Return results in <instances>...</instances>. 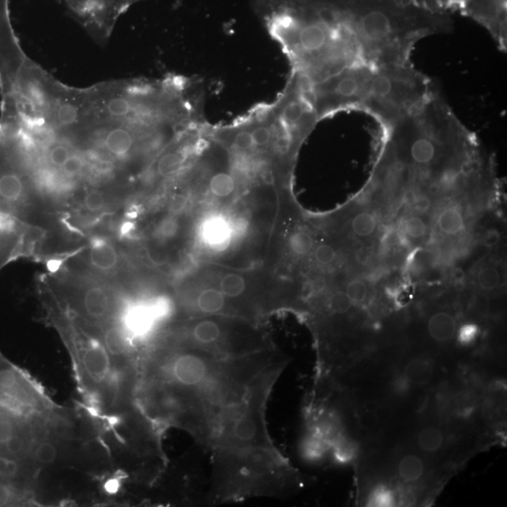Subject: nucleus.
I'll return each mask as SVG.
<instances>
[{"label":"nucleus","instance_id":"1","mask_svg":"<svg viewBox=\"0 0 507 507\" xmlns=\"http://www.w3.org/2000/svg\"><path fill=\"white\" fill-rule=\"evenodd\" d=\"M288 360L275 349L220 357L167 343L140 366V412L165 435L183 429L208 450L250 442L265 429L270 395Z\"/></svg>","mask_w":507,"mask_h":507},{"label":"nucleus","instance_id":"2","mask_svg":"<svg viewBox=\"0 0 507 507\" xmlns=\"http://www.w3.org/2000/svg\"><path fill=\"white\" fill-rule=\"evenodd\" d=\"M303 87L357 66L412 62L423 39L451 32V16L401 0H252Z\"/></svg>","mask_w":507,"mask_h":507},{"label":"nucleus","instance_id":"3","mask_svg":"<svg viewBox=\"0 0 507 507\" xmlns=\"http://www.w3.org/2000/svg\"><path fill=\"white\" fill-rule=\"evenodd\" d=\"M79 440L71 410L0 352V507L43 506V475Z\"/></svg>","mask_w":507,"mask_h":507},{"label":"nucleus","instance_id":"4","mask_svg":"<svg viewBox=\"0 0 507 507\" xmlns=\"http://www.w3.org/2000/svg\"><path fill=\"white\" fill-rule=\"evenodd\" d=\"M436 90L412 62L357 66L307 90L319 121L338 113L360 111L382 129L401 120Z\"/></svg>","mask_w":507,"mask_h":507},{"label":"nucleus","instance_id":"5","mask_svg":"<svg viewBox=\"0 0 507 507\" xmlns=\"http://www.w3.org/2000/svg\"><path fill=\"white\" fill-rule=\"evenodd\" d=\"M207 503L279 497L296 486V473L277 446L222 447L211 451Z\"/></svg>","mask_w":507,"mask_h":507},{"label":"nucleus","instance_id":"6","mask_svg":"<svg viewBox=\"0 0 507 507\" xmlns=\"http://www.w3.org/2000/svg\"><path fill=\"white\" fill-rule=\"evenodd\" d=\"M39 200L41 190L23 137L12 120L0 117V211L34 224Z\"/></svg>","mask_w":507,"mask_h":507},{"label":"nucleus","instance_id":"7","mask_svg":"<svg viewBox=\"0 0 507 507\" xmlns=\"http://www.w3.org/2000/svg\"><path fill=\"white\" fill-rule=\"evenodd\" d=\"M46 232L0 211V271L20 258H38Z\"/></svg>","mask_w":507,"mask_h":507},{"label":"nucleus","instance_id":"8","mask_svg":"<svg viewBox=\"0 0 507 507\" xmlns=\"http://www.w3.org/2000/svg\"><path fill=\"white\" fill-rule=\"evenodd\" d=\"M71 12L93 39L104 43L120 16L144 0H64Z\"/></svg>","mask_w":507,"mask_h":507},{"label":"nucleus","instance_id":"9","mask_svg":"<svg viewBox=\"0 0 507 507\" xmlns=\"http://www.w3.org/2000/svg\"><path fill=\"white\" fill-rule=\"evenodd\" d=\"M460 13L486 29L497 43L498 48L506 52V0H466Z\"/></svg>","mask_w":507,"mask_h":507},{"label":"nucleus","instance_id":"10","mask_svg":"<svg viewBox=\"0 0 507 507\" xmlns=\"http://www.w3.org/2000/svg\"><path fill=\"white\" fill-rule=\"evenodd\" d=\"M84 252L83 261L87 264L88 269L90 270V274L104 279L117 274L120 255L111 242L95 239L88 245Z\"/></svg>","mask_w":507,"mask_h":507},{"label":"nucleus","instance_id":"11","mask_svg":"<svg viewBox=\"0 0 507 507\" xmlns=\"http://www.w3.org/2000/svg\"><path fill=\"white\" fill-rule=\"evenodd\" d=\"M428 330L432 340L437 342H448L457 333V321L451 314L437 312L429 319Z\"/></svg>","mask_w":507,"mask_h":507},{"label":"nucleus","instance_id":"12","mask_svg":"<svg viewBox=\"0 0 507 507\" xmlns=\"http://www.w3.org/2000/svg\"><path fill=\"white\" fill-rule=\"evenodd\" d=\"M401 1L415 4L429 12L450 15L452 13H461L466 0H401Z\"/></svg>","mask_w":507,"mask_h":507},{"label":"nucleus","instance_id":"13","mask_svg":"<svg viewBox=\"0 0 507 507\" xmlns=\"http://www.w3.org/2000/svg\"><path fill=\"white\" fill-rule=\"evenodd\" d=\"M433 374L431 362L426 360L415 359L410 361L405 366L404 375L407 382L415 385L426 384Z\"/></svg>","mask_w":507,"mask_h":507},{"label":"nucleus","instance_id":"14","mask_svg":"<svg viewBox=\"0 0 507 507\" xmlns=\"http://www.w3.org/2000/svg\"><path fill=\"white\" fill-rule=\"evenodd\" d=\"M197 310L204 314H217L222 312L225 307V297L219 289H205L197 298Z\"/></svg>","mask_w":507,"mask_h":507},{"label":"nucleus","instance_id":"15","mask_svg":"<svg viewBox=\"0 0 507 507\" xmlns=\"http://www.w3.org/2000/svg\"><path fill=\"white\" fill-rule=\"evenodd\" d=\"M425 471L423 460L415 454H408L398 464V475L404 482H415L421 478Z\"/></svg>","mask_w":507,"mask_h":507},{"label":"nucleus","instance_id":"16","mask_svg":"<svg viewBox=\"0 0 507 507\" xmlns=\"http://www.w3.org/2000/svg\"><path fill=\"white\" fill-rule=\"evenodd\" d=\"M440 230L446 235H457L464 230V218L459 209H445L438 219Z\"/></svg>","mask_w":507,"mask_h":507},{"label":"nucleus","instance_id":"17","mask_svg":"<svg viewBox=\"0 0 507 507\" xmlns=\"http://www.w3.org/2000/svg\"><path fill=\"white\" fill-rule=\"evenodd\" d=\"M209 191L217 197H227L236 188V181L230 172H216L211 177L209 183Z\"/></svg>","mask_w":507,"mask_h":507},{"label":"nucleus","instance_id":"18","mask_svg":"<svg viewBox=\"0 0 507 507\" xmlns=\"http://www.w3.org/2000/svg\"><path fill=\"white\" fill-rule=\"evenodd\" d=\"M419 447L428 453H434L442 447L443 434L439 429L428 426L419 432L417 437Z\"/></svg>","mask_w":507,"mask_h":507},{"label":"nucleus","instance_id":"19","mask_svg":"<svg viewBox=\"0 0 507 507\" xmlns=\"http://www.w3.org/2000/svg\"><path fill=\"white\" fill-rule=\"evenodd\" d=\"M376 216L369 211H362L352 219L351 228L352 232L360 238H368L375 232L377 228Z\"/></svg>","mask_w":507,"mask_h":507},{"label":"nucleus","instance_id":"20","mask_svg":"<svg viewBox=\"0 0 507 507\" xmlns=\"http://www.w3.org/2000/svg\"><path fill=\"white\" fill-rule=\"evenodd\" d=\"M246 284L241 275L236 274L227 275L220 282V291L224 294L225 299L237 298L244 293Z\"/></svg>","mask_w":507,"mask_h":507},{"label":"nucleus","instance_id":"21","mask_svg":"<svg viewBox=\"0 0 507 507\" xmlns=\"http://www.w3.org/2000/svg\"><path fill=\"white\" fill-rule=\"evenodd\" d=\"M204 236L206 241L211 244H224L225 239L228 238V225L222 220H211L204 228Z\"/></svg>","mask_w":507,"mask_h":507},{"label":"nucleus","instance_id":"22","mask_svg":"<svg viewBox=\"0 0 507 507\" xmlns=\"http://www.w3.org/2000/svg\"><path fill=\"white\" fill-rule=\"evenodd\" d=\"M83 207L89 213L95 214L102 211L106 206V197L98 187H87L83 195Z\"/></svg>","mask_w":507,"mask_h":507},{"label":"nucleus","instance_id":"23","mask_svg":"<svg viewBox=\"0 0 507 507\" xmlns=\"http://www.w3.org/2000/svg\"><path fill=\"white\" fill-rule=\"evenodd\" d=\"M476 279L482 291H492L500 285L501 275L495 266L487 265L479 270Z\"/></svg>","mask_w":507,"mask_h":507},{"label":"nucleus","instance_id":"24","mask_svg":"<svg viewBox=\"0 0 507 507\" xmlns=\"http://www.w3.org/2000/svg\"><path fill=\"white\" fill-rule=\"evenodd\" d=\"M289 245L292 252L299 256H305L312 250L313 238L305 231L295 232L289 239Z\"/></svg>","mask_w":507,"mask_h":507},{"label":"nucleus","instance_id":"25","mask_svg":"<svg viewBox=\"0 0 507 507\" xmlns=\"http://www.w3.org/2000/svg\"><path fill=\"white\" fill-rule=\"evenodd\" d=\"M354 303L344 291H336L328 300V307L333 314H346L352 310Z\"/></svg>","mask_w":507,"mask_h":507},{"label":"nucleus","instance_id":"26","mask_svg":"<svg viewBox=\"0 0 507 507\" xmlns=\"http://www.w3.org/2000/svg\"><path fill=\"white\" fill-rule=\"evenodd\" d=\"M368 503L370 506H393L394 503H395V496L388 487L384 486L377 487L371 493Z\"/></svg>","mask_w":507,"mask_h":507},{"label":"nucleus","instance_id":"27","mask_svg":"<svg viewBox=\"0 0 507 507\" xmlns=\"http://www.w3.org/2000/svg\"><path fill=\"white\" fill-rule=\"evenodd\" d=\"M346 293L354 304H361L368 298V288L365 281L354 279L347 286Z\"/></svg>","mask_w":507,"mask_h":507},{"label":"nucleus","instance_id":"28","mask_svg":"<svg viewBox=\"0 0 507 507\" xmlns=\"http://www.w3.org/2000/svg\"><path fill=\"white\" fill-rule=\"evenodd\" d=\"M333 457L336 461L347 463L354 459V450L352 443L345 440H335L333 443Z\"/></svg>","mask_w":507,"mask_h":507},{"label":"nucleus","instance_id":"29","mask_svg":"<svg viewBox=\"0 0 507 507\" xmlns=\"http://www.w3.org/2000/svg\"><path fill=\"white\" fill-rule=\"evenodd\" d=\"M426 225L424 220L418 216H412L405 222L404 230L410 238L421 239L426 235Z\"/></svg>","mask_w":507,"mask_h":507},{"label":"nucleus","instance_id":"30","mask_svg":"<svg viewBox=\"0 0 507 507\" xmlns=\"http://www.w3.org/2000/svg\"><path fill=\"white\" fill-rule=\"evenodd\" d=\"M478 333L479 329L475 324H464L460 327L459 332H457V340L462 345H470L476 340Z\"/></svg>","mask_w":507,"mask_h":507},{"label":"nucleus","instance_id":"31","mask_svg":"<svg viewBox=\"0 0 507 507\" xmlns=\"http://www.w3.org/2000/svg\"><path fill=\"white\" fill-rule=\"evenodd\" d=\"M336 253L331 245L322 244L317 248L315 258L321 265H329L335 261Z\"/></svg>","mask_w":507,"mask_h":507},{"label":"nucleus","instance_id":"32","mask_svg":"<svg viewBox=\"0 0 507 507\" xmlns=\"http://www.w3.org/2000/svg\"><path fill=\"white\" fill-rule=\"evenodd\" d=\"M373 257V249L368 245H362L355 251V261L360 265H368Z\"/></svg>","mask_w":507,"mask_h":507},{"label":"nucleus","instance_id":"33","mask_svg":"<svg viewBox=\"0 0 507 507\" xmlns=\"http://www.w3.org/2000/svg\"><path fill=\"white\" fill-rule=\"evenodd\" d=\"M500 234L497 230H490L487 231L484 236V244L487 248H493L497 246L500 242Z\"/></svg>","mask_w":507,"mask_h":507},{"label":"nucleus","instance_id":"34","mask_svg":"<svg viewBox=\"0 0 507 507\" xmlns=\"http://www.w3.org/2000/svg\"><path fill=\"white\" fill-rule=\"evenodd\" d=\"M415 208L419 213H425L429 209L431 202H429V198L426 197H420L415 198Z\"/></svg>","mask_w":507,"mask_h":507}]
</instances>
